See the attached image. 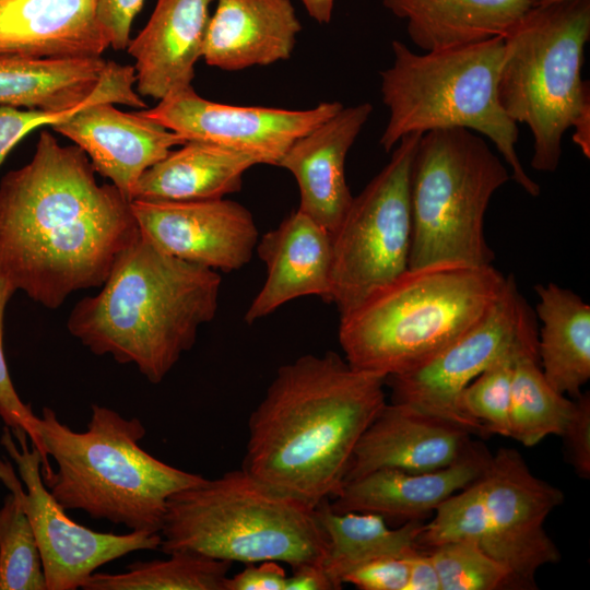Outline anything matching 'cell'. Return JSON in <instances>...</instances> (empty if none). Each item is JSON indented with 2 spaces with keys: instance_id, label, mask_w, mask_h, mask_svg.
I'll return each mask as SVG.
<instances>
[{
  "instance_id": "2",
  "label": "cell",
  "mask_w": 590,
  "mask_h": 590,
  "mask_svg": "<svg viewBox=\"0 0 590 590\" xmlns=\"http://www.w3.org/2000/svg\"><path fill=\"white\" fill-rule=\"evenodd\" d=\"M386 377L334 352L285 364L248 421L241 469L312 506L341 491L354 449L386 405Z\"/></svg>"
},
{
  "instance_id": "37",
  "label": "cell",
  "mask_w": 590,
  "mask_h": 590,
  "mask_svg": "<svg viewBox=\"0 0 590 590\" xmlns=\"http://www.w3.org/2000/svg\"><path fill=\"white\" fill-rule=\"evenodd\" d=\"M409 555L381 557L364 563L347 571L342 582L361 590H405L409 580Z\"/></svg>"
},
{
  "instance_id": "32",
  "label": "cell",
  "mask_w": 590,
  "mask_h": 590,
  "mask_svg": "<svg viewBox=\"0 0 590 590\" xmlns=\"http://www.w3.org/2000/svg\"><path fill=\"white\" fill-rule=\"evenodd\" d=\"M456 541L473 542L492 556V531L477 480L435 509L434 518L424 523L417 544L429 550Z\"/></svg>"
},
{
  "instance_id": "3",
  "label": "cell",
  "mask_w": 590,
  "mask_h": 590,
  "mask_svg": "<svg viewBox=\"0 0 590 590\" xmlns=\"http://www.w3.org/2000/svg\"><path fill=\"white\" fill-rule=\"evenodd\" d=\"M221 283L217 271L169 256L139 235L102 290L73 307L67 328L95 355L134 364L156 385L215 317Z\"/></svg>"
},
{
  "instance_id": "18",
  "label": "cell",
  "mask_w": 590,
  "mask_h": 590,
  "mask_svg": "<svg viewBox=\"0 0 590 590\" xmlns=\"http://www.w3.org/2000/svg\"><path fill=\"white\" fill-rule=\"evenodd\" d=\"M371 111L369 103L343 106L295 140L278 163L297 181L300 196L297 210L331 234L353 200L345 178V158Z\"/></svg>"
},
{
  "instance_id": "7",
  "label": "cell",
  "mask_w": 590,
  "mask_h": 590,
  "mask_svg": "<svg viewBox=\"0 0 590 590\" xmlns=\"http://www.w3.org/2000/svg\"><path fill=\"white\" fill-rule=\"evenodd\" d=\"M391 49L393 62L380 73L382 103L389 110L379 140L386 152L411 133L465 128L488 138L509 166L511 179L530 196L540 194L516 150L517 123L498 102L504 37L423 55L394 39Z\"/></svg>"
},
{
  "instance_id": "45",
  "label": "cell",
  "mask_w": 590,
  "mask_h": 590,
  "mask_svg": "<svg viewBox=\"0 0 590 590\" xmlns=\"http://www.w3.org/2000/svg\"><path fill=\"white\" fill-rule=\"evenodd\" d=\"M575 0H531L532 7H547L553 4H559L565 2H570Z\"/></svg>"
},
{
  "instance_id": "24",
  "label": "cell",
  "mask_w": 590,
  "mask_h": 590,
  "mask_svg": "<svg viewBox=\"0 0 590 590\" xmlns=\"http://www.w3.org/2000/svg\"><path fill=\"white\" fill-rule=\"evenodd\" d=\"M406 22L412 43L444 50L505 37L532 8L531 0H382Z\"/></svg>"
},
{
  "instance_id": "17",
  "label": "cell",
  "mask_w": 590,
  "mask_h": 590,
  "mask_svg": "<svg viewBox=\"0 0 590 590\" xmlns=\"http://www.w3.org/2000/svg\"><path fill=\"white\" fill-rule=\"evenodd\" d=\"M470 435L410 405L386 403L359 438L344 483L379 469L423 473L447 468L473 448Z\"/></svg>"
},
{
  "instance_id": "39",
  "label": "cell",
  "mask_w": 590,
  "mask_h": 590,
  "mask_svg": "<svg viewBox=\"0 0 590 590\" xmlns=\"http://www.w3.org/2000/svg\"><path fill=\"white\" fill-rule=\"evenodd\" d=\"M144 1L96 0L98 21L106 32L113 49H127L130 42L131 24L141 11Z\"/></svg>"
},
{
  "instance_id": "11",
  "label": "cell",
  "mask_w": 590,
  "mask_h": 590,
  "mask_svg": "<svg viewBox=\"0 0 590 590\" xmlns=\"http://www.w3.org/2000/svg\"><path fill=\"white\" fill-rule=\"evenodd\" d=\"M0 442L17 468L0 457V482L16 498L33 528L47 590H75L101 566L137 551L160 550L161 534L97 532L73 521L46 487L42 456L25 432L2 429Z\"/></svg>"
},
{
  "instance_id": "14",
  "label": "cell",
  "mask_w": 590,
  "mask_h": 590,
  "mask_svg": "<svg viewBox=\"0 0 590 590\" xmlns=\"http://www.w3.org/2000/svg\"><path fill=\"white\" fill-rule=\"evenodd\" d=\"M342 107L339 102H322L302 110L236 106L203 98L189 86L139 113L186 141L210 142L247 152L261 164L278 166L295 140Z\"/></svg>"
},
{
  "instance_id": "44",
  "label": "cell",
  "mask_w": 590,
  "mask_h": 590,
  "mask_svg": "<svg viewBox=\"0 0 590 590\" xmlns=\"http://www.w3.org/2000/svg\"><path fill=\"white\" fill-rule=\"evenodd\" d=\"M307 13L319 24L331 21L334 0H300Z\"/></svg>"
},
{
  "instance_id": "41",
  "label": "cell",
  "mask_w": 590,
  "mask_h": 590,
  "mask_svg": "<svg viewBox=\"0 0 590 590\" xmlns=\"http://www.w3.org/2000/svg\"><path fill=\"white\" fill-rule=\"evenodd\" d=\"M409 580L405 590H441L436 567L428 552L415 551L408 556Z\"/></svg>"
},
{
  "instance_id": "13",
  "label": "cell",
  "mask_w": 590,
  "mask_h": 590,
  "mask_svg": "<svg viewBox=\"0 0 590 590\" xmlns=\"http://www.w3.org/2000/svg\"><path fill=\"white\" fill-rule=\"evenodd\" d=\"M492 531V557L507 567L520 589H535L534 577L560 553L544 529L563 492L535 476L521 455L499 449L477 479Z\"/></svg>"
},
{
  "instance_id": "26",
  "label": "cell",
  "mask_w": 590,
  "mask_h": 590,
  "mask_svg": "<svg viewBox=\"0 0 590 590\" xmlns=\"http://www.w3.org/2000/svg\"><path fill=\"white\" fill-rule=\"evenodd\" d=\"M538 354L542 373L562 394L579 397L590 378V306L553 282L536 285Z\"/></svg>"
},
{
  "instance_id": "31",
  "label": "cell",
  "mask_w": 590,
  "mask_h": 590,
  "mask_svg": "<svg viewBox=\"0 0 590 590\" xmlns=\"http://www.w3.org/2000/svg\"><path fill=\"white\" fill-rule=\"evenodd\" d=\"M0 590H47L33 528L11 493L0 507Z\"/></svg>"
},
{
  "instance_id": "34",
  "label": "cell",
  "mask_w": 590,
  "mask_h": 590,
  "mask_svg": "<svg viewBox=\"0 0 590 590\" xmlns=\"http://www.w3.org/2000/svg\"><path fill=\"white\" fill-rule=\"evenodd\" d=\"M523 352L510 353L492 364L461 392L459 405L479 434L509 437V409L515 362Z\"/></svg>"
},
{
  "instance_id": "19",
  "label": "cell",
  "mask_w": 590,
  "mask_h": 590,
  "mask_svg": "<svg viewBox=\"0 0 590 590\" xmlns=\"http://www.w3.org/2000/svg\"><path fill=\"white\" fill-rule=\"evenodd\" d=\"M256 251L267 275L245 314L247 323L304 296L331 303L332 235L308 215L299 210L290 214L259 237Z\"/></svg>"
},
{
  "instance_id": "30",
  "label": "cell",
  "mask_w": 590,
  "mask_h": 590,
  "mask_svg": "<svg viewBox=\"0 0 590 590\" xmlns=\"http://www.w3.org/2000/svg\"><path fill=\"white\" fill-rule=\"evenodd\" d=\"M168 559L134 562L125 573H93L84 590H225L232 562L191 552Z\"/></svg>"
},
{
  "instance_id": "35",
  "label": "cell",
  "mask_w": 590,
  "mask_h": 590,
  "mask_svg": "<svg viewBox=\"0 0 590 590\" xmlns=\"http://www.w3.org/2000/svg\"><path fill=\"white\" fill-rule=\"evenodd\" d=\"M133 101L134 91L128 74L120 69H111L106 73L92 97L86 103L73 109L66 111H45L0 106V165L15 144L40 126H52L60 122L88 103L109 102L130 106Z\"/></svg>"
},
{
  "instance_id": "40",
  "label": "cell",
  "mask_w": 590,
  "mask_h": 590,
  "mask_svg": "<svg viewBox=\"0 0 590 590\" xmlns=\"http://www.w3.org/2000/svg\"><path fill=\"white\" fill-rule=\"evenodd\" d=\"M246 564L245 569L227 577L225 590H285L286 571L274 560Z\"/></svg>"
},
{
  "instance_id": "6",
  "label": "cell",
  "mask_w": 590,
  "mask_h": 590,
  "mask_svg": "<svg viewBox=\"0 0 590 590\" xmlns=\"http://www.w3.org/2000/svg\"><path fill=\"white\" fill-rule=\"evenodd\" d=\"M160 550L244 564L274 560L292 569L322 563L328 547L316 506L276 491L244 469L172 495Z\"/></svg>"
},
{
  "instance_id": "29",
  "label": "cell",
  "mask_w": 590,
  "mask_h": 590,
  "mask_svg": "<svg viewBox=\"0 0 590 590\" xmlns=\"http://www.w3.org/2000/svg\"><path fill=\"white\" fill-rule=\"evenodd\" d=\"M571 401L545 379L538 352H523L516 362L509 409V437L533 447L550 435L560 436L574 411Z\"/></svg>"
},
{
  "instance_id": "15",
  "label": "cell",
  "mask_w": 590,
  "mask_h": 590,
  "mask_svg": "<svg viewBox=\"0 0 590 590\" xmlns=\"http://www.w3.org/2000/svg\"><path fill=\"white\" fill-rule=\"evenodd\" d=\"M140 235L178 259L232 272L252 258L259 232L251 212L225 198L204 201H131Z\"/></svg>"
},
{
  "instance_id": "8",
  "label": "cell",
  "mask_w": 590,
  "mask_h": 590,
  "mask_svg": "<svg viewBox=\"0 0 590 590\" xmlns=\"http://www.w3.org/2000/svg\"><path fill=\"white\" fill-rule=\"evenodd\" d=\"M589 38L590 0L532 7L504 37L498 102L514 122L530 129V164L538 172L556 170L564 133L590 102L581 79Z\"/></svg>"
},
{
  "instance_id": "16",
  "label": "cell",
  "mask_w": 590,
  "mask_h": 590,
  "mask_svg": "<svg viewBox=\"0 0 590 590\" xmlns=\"http://www.w3.org/2000/svg\"><path fill=\"white\" fill-rule=\"evenodd\" d=\"M51 128L78 145L95 172L130 201L142 174L187 142L139 111L125 113L109 102L88 103Z\"/></svg>"
},
{
  "instance_id": "22",
  "label": "cell",
  "mask_w": 590,
  "mask_h": 590,
  "mask_svg": "<svg viewBox=\"0 0 590 590\" xmlns=\"http://www.w3.org/2000/svg\"><path fill=\"white\" fill-rule=\"evenodd\" d=\"M213 1L157 0L146 25L127 47L135 60L139 95L161 101L192 86Z\"/></svg>"
},
{
  "instance_id": "27",
  "label": "cell",
  "mask_w": 590,
  "mask_h": 590,
  "mask_svg": "<svg viewBox=\"0 0 590 590\" xmlns=\"http://www.w3.org/2000/svg\"><path fill=\"white\" fill-rule=\"evenodd\" d=\"M109 61L90 58L0 56V106L66 111L86 103Z\"/></svg>"
},
{
  "instance_id": "4",
  "label": "cell",
  "mask_w": 590,
  "mask_h": 590,
  "mask_svg": "<svg viewBox=\"0 0 590 590\" xmlns=\"http://www.w3.org/2000/svg\"><path fill=\"white\" fill-rule=\"evenodd\" d=\"M505 282L492 264L408 268L340 317L344 358L355 369L386 378L411 370L481 320Z\"/></svg>"
},
{
  "instance_id": "5",
  "label": "cell",
  "mask_w": 590,
  "mask_h": 590,
  "mask_svg": "<svg viewBox=\"0 0 590 590\" xmlns=\"http://www.w3.org/2000/svg\"><path fill=\"white\" fill-rule=\"evenodd\" d=\"M84 432L60 422L44 408L39 417L45 453L57 469L43 475L66 509L122 524L131 531L160 533L168 498L204 477L169 465L139 445L146 430L137 417L92 404Z\"/></svg>"
},
{
  "instance_id": "20",
  "label": "cell",
  "mask_w": 590,
  "mask_h": 590,
  "mask_svg": "<svg viewBox=\"0 0 590 590\" xmlns=\"http://www.w3.org/2000/svg\"><path fill=\"white\" fill-rule=\"evenodd\" d=\"M489 455L482 445L456 463L432 472L379 469L345 482L329 499L334 512H370L385 519L423 520L448 497L476 481L485 470Z\"/></svg>"
},
{
  "instance_id": "10",
  "label": "cell",
  "mask_w": 590,
  "mask_h": 590,
  "mask_svg": "<svg viewBox=\"0 0 590 590\" xmlns=\"http://www.w3.org/2000/svg\"><path fill=\"white\" fill-rule=\"evenodd\" d=\"M422 134H408L367 184L332 233V292L340 317L409 266L412 238L410 178Z\"/></svg>"
},
{
  "instance_id": "23",
  "label": "cell",
  "mask_w": 590,
  "mask_h": 590,
  "mask_svg": "<svg viewBox=\"0 0 590 590\" xmlns=\"http://www.w3.org/2000/svg\"><path fill=\"white\" fill-rule=\"evenodd\" d=\"M300 31L291 0H216L202 58L226 71L270 66L291 57Z\"/></svg>"
},
{
  "instance_id": "1",
  "label": "cell",
  "mask_w": 590,
  "mask_h": 590,
  "mask_svg": "<svg viewBox=\"0 0 590 590\" xmlns=\"http://www.w3.org/2000/svg\"><path fill=\"white\" fill-rule=\"evenodd\" d=\"M95 173L45 130L31 162L0 181V275L47 308L101 287L140 235L131 201Z\"/></svg>"
},
{
  "instance_id": "12",
  "label": "cell",
  "mask_w": 590,
  "mask_h": 590,
  "mask_svg": "<svg viewBox=\"0 0 590 590\" xmlns=\"http://www.w3.org/2000/svg\"><path fill=\"white\" fill-rule=\"evenodd\" d=\"M538 321L512 275L496 303L474 326L422 365L386 378L391 402L479 434L462 413V390L499 358L515 352L538 351Z\"/></svg>"
},
{
  "instance_id": "9",
  "label": "cell",
  "mask_w": 590,
  "mask_h": 590,
  "mask_svg": "<svg viewBox=\"0 0 590 590\" xmlns=\"http://www.w3.org/2000/svg\"><path fill=\"white\" fill-rule=\"evenodd\" d=\"M510 178L506 165L472 130L444 128L423 133L411 168L408 268L444 262L492 264L485 212L495 191Z\"/></svg>"
},
{
  "instance_id": "43",
  "label": "cell",
  "mask_w": 590,
  "mask_h": 590,
  "mask_svg": "<svg viewBox=\"0 0 590 590\" xmlns=\"http://www.w3.org/2000/svg\"><path fill=\"white\" fill-rule=\"evenodd\" d=\"M575 131L573 134L574 142L579 146L582 154L589 158L590 156V102L587 103L579 115L574 120L571 126Z\"/></svg>"
},
{
  "instance_id": "38",
  "label": "cell",
  "mask_w": 590,
  "mask_h": 590,
  "mask_svg": "<svg viewBox=\"0 0 590 590\" xmlns=\"http://www.w3.org/2000/svg\"><path fill=\"white\" fill-rule=\"evenodd\" d=\"M568 450L575 472L582 479L590 476V396L576 398L574 411L560 435Z\"/></svg>"
},
{
  "instance_id": "21",
  "label": "cell",
  "mask_w": 590,
  "mask_h": 590,
  "mask_svg": "<svg viewBox=\"0 0 590 590\" xmlns=\"http://www.w3.org/2000/svg\"><path fill=\"white\" fill-rule=\"evenodd\" d=\"M109 46L96 0H0V56L90 58Z\"/></svg>"
},
{
  "instance_id": "33",
  "label": "cell",
  "mask_w": 590,
  "mask_h": 590,
  "mask_svg": "<svg viewBox=\"0 0 590 590\" xmlns=\"http://www.w3.org/2000/svg\"><path fill=\"white\" fill-rule=\"evenodd\" d=\"M428 553L441 590L520 589L510 570L473 542H448Z\"/></svg>"
},
{
  "instance_id": "36",
  "label": "cell",
  "mask_w": 590,
  "mask_h": 590,
  "mask_svg": "<svg viewBox=\"0 0 590 590\" xmlns=\"http://www.w3.org/2000/svg\"><path fill=\"white\" fill-rule=\"evenodd\" d=\"M15 292L0 275V418L12 433L21 430L26 433L31 445L42 456V474L45 475L50 473L52 468L43 447L39 416L33 412L31 404L24 403L19 397L10 377L3 349L4 311Z\"/></svg>"
},
{
  "instance_id": "28",
  "label": "cell",
  "mask_w": 590,
  "mask_h": 590,
  "mask_svg": "<svg viewBox=\"0 0 590 590\" xmlns=\"http://www.w3.org/2000/svg\"><path fill=\"white\" fill-rule=\"evenodd\" d=\"M317 517L327 535L328 547L322 567L337 590L351 569L388 556H406L417 550L423 520H410L391 529L386 519L370 512H334L329 499L316 506Z\"/></svg>"
},
{
  "instance_id": "42",
  "label": "cell",
  "mask_w": 590,
  "mask_h": 590,
  "mask_svg": "<svg viewBox=\"0 0 590 590\" xmlns=\"http://www.w3.org/2000/svg\"><path fill=\"white\" fill-rule=\"evenodd\" d=\"M285 590H337L322 567V563H310L292 569L286 578Z\"/></svg>"
},
{
  "instance_id": "25",
  "label": "cell",
  "mask_w": 590,
  "mask_h": 590,
  "mask_svg": "<svg viewBox=\"0 0 590 590\" xmlns=\"http://www.w3.org/2000/svg\"><path fill=\"white\" fill-rule=\"evenodd\" d=\"M260 161L247 152L203 141H187L148 168L133 200L204 201L237 192L245 173Z\"/></svg>"
}]
</instances>
